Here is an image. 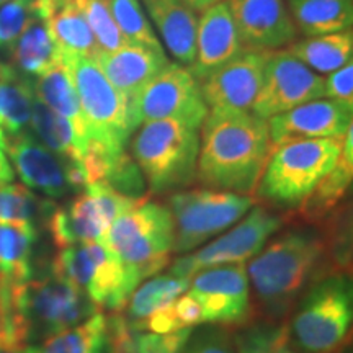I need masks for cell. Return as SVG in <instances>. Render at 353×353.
Listing matches in <instances>:
<instances>
[{"mask_svg":"<svg viewBox=\"0 0 353 353\" xmlns=\"http://www.w3.org/2000/svg\"><path fill=\"white\" fill-rule=\"evenodd\" d=\"M272 151L267 120L252 112L210 110L200 128L196 180L206 188L252 195Z\"/></svg>","mask_w":353,"mask_h":353,"instance_id":"6da1fadb","label":"cell"},{"mask_svg":"<svg viewBox=\"0 0 353 353\" xmlns=\"http://www.w3.org/2000/svg\"><path fill=\"white\" fill-rule=\"evenodd\" d=\"M327 250V239L312 229L286 232L260 250L247 268L260 306L273 317L288 312L317 276Z\"/></svg>","mask_w":353,"mask_h":353,"instance_id":"7a4b0ae2","label":"cell"},{"mask_svg":"<svg viewBox=\"0 0 353 353\" xmlns=\"http://www.w3.org/2000/svg\"><path fill=\"white\" fill-rule=\"evenodd\" d=\"M0 296L28 343L76 327L100 312L82 290L54 272L21 281L0 276Z\"/></svg>","mask_w":353,"mask_h":353,"instance_id":"3957f363","label":"cell"},{"mask_svg":"<svg viewBox=\"0 0 353 353\" xmlns=\"http://www.w3.org/2000/svg\"><path fill=\"white\" fill-rule=\"evenodd\" d=\"M200 130L174 120L143 123L131 141V157L152 193L180 192L196 180Z\"/></svg>","mask_w":353,"mask_h":353,"instance_id":"277c9868","label":"cell"},{"mask_svg":"<svg viewBox=\"0 0 353 353\" xmlns=\"http://www.w3.org/2000/svg\"><path fill=\"white\" fill-rule=\"evenodd\" d=\"M341 154L342 138L303 139L275 145L255 193L276 206L301 208L337 165Z\"/></svg>","mask_w":353,"mask_h":353,"instance_id":"5b68a950","label":"cell"},{"mask_svg":"<svg viewBox=\"0 0 353 353\" xmlns=\"http://www.w3.org/2000/svg\"><path fill=\"white\" fill-rule=\"evenodd\" d=\"M174 241L170 210L143 198L117 218L103 244L120 259L132 281L139 286L169 265Z\"/></svg>","mask_w":353,"mask_h":353,"instance_id":"8992f818","label":"cell"},{"mask_svg":"<svg viewBox=\"0 0 353 353\" xmlns=\"http://www.w3.org/2000/svg\"><path fill=\"white\" fill-rule=\"evenodd\" d=\"M290 334L306 353H332L353 334V276L329 273L312 281L298 304Z\"/></svg>","mask_w":353,"mask_h":353,"instance_id":"52a82bcc","label":"cell"},{"mask_svg":"<svg viewBox=\"0 0 353 353\" xmlns=\"http://www.w3.org/2000/svg\"><path fill=\"white\" fill-rule=\"evenodd\" d=\"M63 63L81 101L88 141L103 145L108 151L126 152L134 130L125 95L110 83L94 57L63 54Z\"/></svg>","mask_w":353,"mask_h":353,"instance_id":"ba28073f","label":"cell"},{"mask_svg":"<svg viewBox=\"0 0 353 353\" xmlns=\"http://www.w3.org/2000/svg\"><path fill=\"white\" fill-rule=\"evenodd\" d=\"M255 205L252 195L213 188L180 190L169 198L174 218V252L187 254L228 231Z\"/></svg>","mask_w":353,"mask_h":353,"instance_id":"9c48e42d","label":"cell"},{"mask_svg":"<svg viewBox=\"0 0 353 353\" xmlns=\"http://www.w3.org/2000/svg\"><path fill=\"white\" fill-rule=\"evenodd\" d=\"M52 272L82 290L99 309L120 311L138 288L103 242L64 247L52 260Z\"/></svg>","mask_w":353,"mask_h":353,"instance_id":"30bf717a","label":"cell"},{"mask_svg":"<svg viewBox=\"0 0 353 353\" xmlns=\"http://www.w3.org/2000/svg\"><path fill=\"white\" fill-rule=\"evenodd\" d=\"M200 82L182 64L169 63L130 103L132 130L143 123L174 120L200 130L208 117Z\"/></svg>","mask_w":353,"mask_h":353,"instance_id":"8fae6325","label":"cell"},{"mask_svg":"<svg viewBox=\"0 0 353 353\" xmlns=\"http://www.w3.org/2000/svg\"><path fill=\"white\" fill-rule=\"evenodd\" d=\"M138 201L105 183L87 185L68 205L56 208L48 221L52 242L59 249L103 242L117 218Z\"/></svg>","mask_w":353,"mask_h":353,"instance_id":"7c38bea8","label":"cell"},{"mask_svg":"<svg viewBox=\"0 0 353 353\" xmlns=\"http://www.w3.org/2000/svg\"><path fill=\"white\" fill-rule=\"evenodd\" d=\"M0 149L12 162L25 187L46 198H63L85 188L82 167L39 143L30 131L7 134L0 131Z\"/></svg>","mask_w":353,"mask_h":353,"instance_id":"4fadbf2b","label":"cell"},{"mask_svg":"<svg viewBox=\"0 0 353 353\" xmlns=\"http://www.w3.org/2000/svg\"><path fill=\"white\" fill-rule=\"evenodd\" d=\"M281 224V216L272 213L263 206H257L250 210L239 224H234L208 245L176 259L170 265L169 275L190 280L196 273L208 268L245 263L263 249L272 234L276 232Z\"/></svg>","mask_w":353,"mask_h":353,"instance_id":"5bb4252c","label":"cell"},{"mask_svg":"<svg viewBox=\"0 0 353 353\" xmlns=\"http://www.w3.org/2000/svg\"><path fill=\"white\" fill-rule=\"evenodd\" d=\"M325 97V79L293 57L288 51H272L263 69L262 85L252 113L262 120Z\"/></svg>","mask_w":353,"mask_h":353,"instance_id":"9a60e30c","label":"cell"},{"mask_svg":"<svg viewBox=\"0 0 353 353\" xmlns=\"http://www.w3.org/2000/svg\"><path fill=\"white\" fill-rule=\"evenodd\" d=\"M188 294L200 304L203 324H242L250 316L249 275L244 263L196 273L190 281Z\"/></svg>","mask_w":353,"mask_h":353,"instance_id":"2e32d148","label":"cell"},{"mask_svg":"<svg viewBox=\"0 0 353 353\" xmlns=\"http://www.w3.org/2000/svg\"><path fill=\"white\" fill-rule=\"evenodd\" d=\"M270 52L247 50L200 81L201 95L208 108L252 112Z\"/></svg>","mask_w":353,"mask_h":353,"instance_id":"e0dca14e","label":"cell"},{"mask_svg":"<svg viewBox=\"0 0 353 353\" xmlns=\"http://www.w3.org/2000/svg\"><path fill=\"white\" fill-rule=\"evenodd\" d=\"M247 50L278 51L296 41L298 28L283 0H224Z\"/></svg>","mask_w":353,"mask_h":353,"instance_id":"ac0fdd59","label":"cell"},{"mask_svg":"<svg viewBox=\"0 0 353 353\" xmlns=\"http://www.w3.org/2000/svg\"><path fill=\"white\" fill-rule=\"evenodd\" d=\"M353 112L327 97L316 99L268 120L270 139L275 145L303 139L343 138Z\"/></svg>","mask_w":353,"mask_h":353,"instance_id":"d6986e66","label":"cell"},{"mask_svg":"<svg viewBox=\"0 0 353 353\" xmlns=\"http://www.w3.org/2000/svg\"><path fill=\"white\" fill-rule=\"evenodd\" d=\"M244 51L247 48L242 43L228 3L221 0L205 8L198 19L196 54L188 69L200 82Z\"/></svg>","mask_w":353,"mask_h":353,"instance_id":"ffe728a7","label":"cell"},{"mask_svg":"<svg viewBox=\"0 0 353 353\" xmlns=\"http://www.w3.org/2000/svg\"><path fill=\"white\" fill-rule=\"evenodd\" d=\"M94 59L110 83L125 95L128 105L170 63L164 51L132 43L117 51L99 52Z\"/></svg>","mask_w":353,"mask_h":353,"instance_id":"44dd1931","label":"cell"},{"mask_svg":"<svg viewBox=\"0 0 353 353\" xmlns=\"http://www.w3.org/2000/svg\"><path fill=\"white\" fill-rule=\"evenodd\" d=\"M141 3L161 34L165 50L179 64L190 68L196 54V10L183 0H141Z\"/></svg>","mask_w":353,"mask_h":353,"instance_id":"7402d4cb","label":"cell"},{"mask_svg":"<svg viewBox=\"0 0 353 353\" xmlns=\"http://www.w3.org/2000/svg\"><path fill=\"white\" fill-rule=\"evenodd\" d=\"M298 32L321 37L353 28V0H286Z\"/></svg>","mask_w":353,"mask_h":353,"instance_id":"603a6c76","label":"cell"},{"mask_svg":"<svg viewBox=\"0 0 353 353\" xmlns=\"http://www.w3.org/2000/svg\"><path fill=\"white\" fill-rule=\"evenodd\" d=\"M32 81L37 99L41 100L51 110H54L56 113H59L61 117H64L74 126L83 148H85L88 132L85 121H83L81 101H79L76 87H74L69 70L63 61L48 72L32 79Z\"/></svg>","mask_w":353,"mask_h":353,"instance_id":"cb8c5ba5","label":"cell"},{"mask_svg":"<svg viewBox=\"0 0 353 353\" xmlns=\"http://www.w3.org/2000/svg\"><path fill=\"white\" fill-rule=\"evenodd\" d=\"M33 81L10 64L0 63V131H30L34 103Z\"/></svg>","mask_w":353,"mask_h":353,"instance_id":"d4e9b609","label":"cell"},{"mask_svg":"<svg viewBox=\"0 0 353 353\" xmlns=\"http://www.w3.org/2000/svg\"><path fill=\"white\" fill-rule=\"evenodd\" d=\"M8 52L12 57L10 65L30 79L41 76L63 61V54L41 17L21 33Z\"/></svg>","mask_w":353,"mask_h":353,"instance_id":"484cf974","label":"cell"},{"mask_svg":"<svg viewBox=\"0 0 353 353\" xmlns=\"http://www.w3.org/2000/svg\"><path fill=\"white\" fill-rule=\"evenodd\" d=\"M317 74H332L353 57V28L345 32L307 37L285 48Z\"/></svg>","mask_w":353,"mask_h":353,"instance_id":"4316f807","label":"cell"},{"mask_svg":"<svg viewBox=\"0 0 353 353\" xmlns=\"http://www.w3.org/2000/svg\"><path fill=\"white\" fill-rule=\"evenodd\" d=\"M26 353H110L108 319L97 312L76 327L28 345Z\"/></svg>","mask_w":353,"mask_h":353,"instance_id":"83f0119b","label":"cell"},{"mask_svg":"<svg viewBox=\"0 0 353 353\" xmlns=\"http://www.w3.org/2000/svg\"><path fill=\"white\" fill-rule=\"evenodd\" d=\"M30 132L52 152L81 165L85 148L74 126L39 99H34Z\"/></svg>","mask_w":353,"mask_h":353,"instance_id":"f1b7e54d","label":"cell"},{"mask_svg":"<svg viewBox=\"0 0 353 353\" xmlns=\"http://www.w3.org/2000/svg\"><path fill=\"white\" fill-rule=\"evenodd\" d=\"M39 229L0 223V276L21 281L33 276V252Z\"/></svg>","mask_w":353,"mask_h":353,"instance_id":"f546056e","label":"cell"},{"mask_svg":"<svg viewBox=\"0 0 353 353\" xmlns=\"http://www.w3.org/2000/svg\"><path fill=\"white\" fill-rule=\"evenodd\" d=\"M57 206L20 183H0V223L48 226Z\"/></svg>","mask_w":353,"mask_h":353,"instance_id":"4dcf8cb0","label":"cell"},{"mask_svg":"<svg viewBox=\"0 0 353 353\" xmlns=\"http://www.w3.org/2000/svg\"><path fill=\"white\" fill-rule=\"evenodd\" d=\"M190 288L188 278L174 275H159L144 281L134 290L126 303V314L123 316L130 325L139 324L159 309L175 301Z\"/></svg>","mask_w":353,"mask_h":353,"instance_id":"1f68e13d","label":"cell"},{"mask_svg":"<svg viewBox=\"0 0 353 353\" xmlns=\"http://www.w3.org/2000/svg\"><path fill=\"white\" fill-rule=\"evenodd\" d=\"M353 183V167L339 159L337 165L324 176V180L317 185L311 196L303 203L301 213L304 218L317 221L330 214L335 206L343 200L348 188Z\"/></svg>","mask_w":353,"mask_h":353,"instance_id":"d6a6232c","label":"cell"},{"mask_svg":"<svg viewBox=\"0 0 353 353\" xmlns=\"http://www.w3.org/2000/svg\"><path fill=\"white\" fill-rule=\"evenodd\" d=\"M114 23L128 43L151 48L156 51H164L151 20L145 15L141 0H108Z\"/></svg>","mask_w":353,"mask_h":353,"instance_id":"836d02e7","label":"cell"},{"mask_svg":"<svg viewBox=\"0 0 353 353\" xmlns=\"http://www.w3.org/2000/svg\"><path fill=\"white\" fill-rule=\"evenodd\" d=\"M94 34L99 52H112L128 44L114 23L108 0H74Z\"/></svg>","mask_w":353,"mask_h":353,"instance_id":"e575fe53","label":"cell"},{"mask_svg":"<svg viewBox=\"0 0 353 353\" xmlns=\"http://www.w3.org/2000/svg\"><path fill=\"white\" fill-rule=\"evenodd\" d=\"M237 353H296L290 327L283 324H254L236 335Z\"/></svg>","mask_w":353,"mask_h":353,"instance_id":"d590c367","label":"cell"},{"mask_svg":"<svg viewBox=\"0 0 353 353\" xmlns=\"http://www.w3.org/2000/svg\"><path fill=\"white\" fill-rule=\"evenodd\" d=\"M39 17L37 0H8L0 6V50L8 52Z\"/></svg>","mask_w":353,"mask_h":353,"instance_id":"8d00e7d4","label":"cell"},{"mask_svg":"<svg viewBox=\"0 0 353 353\" xmlns=\"http://www.w3.org/2000/svg\"><path fill=\"white\" fill-rule=\"evenodd\" d=\"M347 193L350 198L332 218L329 236H325L334 263L342 268L353 262V183Z\"/></svg>","mask_w":353,"mask_h":353,"instance_id":"74e56055","label":"cell"},{"mask_svg":"<svg viewBox=\"0 0 353 353\" xmlns=\"http://www.w3.org/2000/svg\"><path fill=\"white\" fill-rule=\"evenodd\" d=\"M182 353H234L229 332L223 325L193 329Z\"/></svg>","mask_w":353,"mask_h":353,"instance_id":"f35d334b","label":"cell"},{"mask_svg":"<svg viewBox=\"0 0 353 353\" xmlns=\"http://www.w3.org/2000/svg\"><path fill=\"white\" fill-rule=\"evenodd\" d=\"M28 342L0 296V353H26Z\"/></svg>","mask_w":353,"mask_h":353,"instance_id":"ab89813d","label":"cell"},{"mask_svg":"<svg viewBox=\"0 0 353 353\" xmlns=\"http://www.w3.org/2000/svg\"><path fill=\"white\" fill-rule=\"evenodd\" d=\"M325 97L343 103L353 112V57L325 77Z\"/></svg>","mask_w":353,"mask_h":353,"instance_id":"60d3db41","label":"cell"},{"mask_svg":"<svg viewBox=\"0 0 353 353\" xmlns=\"http://www.w3.org/2000/svg\"><path fill=\"white\" fill-rule=\"evenodd\" d=\"M342 161L353 167V118L348 125L345 134L342 138V154H341Z\"/></svg>","mask_w":353,"mask_h":353,"instance_id":"b9f144b4","label":"cell"},{"mask_svg":"<svg viewBox=\"0 0 353 353\" xmlns=\"http://www.w3.org/2000/svg\"><path fill=\"white\" fill-rule=\"evenodd\" d=\"M15 179V170L6 156V152L0 149V183H8Z\"/></svg>","mask_w":353,"mask_h":353,"instance_id":"7bdbcfd3","label":"cell"},{"mask_svg":"<svg viewBox=\"0 0 353 353\" xmlns=\"http://www.w3.org/2000/svg\"><path fill=\"white\" fill-rule=\"evenodd\" d=\"M183 2L187 3V6L192 7L193 10L203 12V10H205V8L214 6V3L221 2V0H183Z\"/></svg>","mask_w":353,"mask_h":353,"instance_id":"ee69618b","label":"cell"},{"mask_svg":"<svg viewBox=\"0 0 353 353\" xmlns=\"http://www.w3.org/2000/svg\"><path fill=\"white\" fill-rule=\"evenodd\" d=\"M6 2H8V0H0V6H2V3H6Z\"/></svg>","mask_w":353,"mask_h":353,"instance_id":"f6af8a7d","label":"cell"},{"mask_svg":"<svg viewBox=\"0 0 353 353\" xmlns=\"http://www.w3.org/2000/svg\"><path fill=\"white\" fill-rule=\"evenodd\" d=\"M350 353H353V350H352V352H350Z\"/></svg>","mask_w":353,"mask_h":353,"instance_id":"bcb514c9","label":"cell"}]
</instances>
